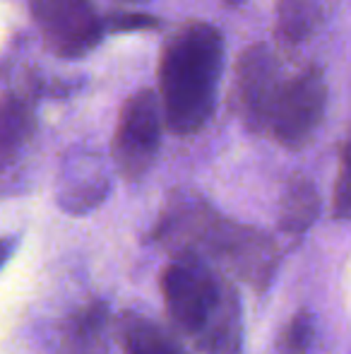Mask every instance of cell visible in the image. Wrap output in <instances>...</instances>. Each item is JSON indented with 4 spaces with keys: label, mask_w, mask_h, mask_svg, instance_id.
Here are the masks:
<instances>
[{
    "label": "cell",
    "mask_w": 351,
    "mask_h": 354,
    "mask_svg": "<svg viewBox=\"0 0 351 354\" xmlns=\"http://www.w3.org/2000/svg\"><path fill=\"white\" fill-rule=\"evenodd\" d=\"M279 66L263 44L248 46L239 56L234 80V106L241 121L255 133H265L274 99L279 94Z\"/></svg>",
    "instance_id": "52a82bcc"
},
{
    "label": "cell",
    "mask_w": 351,
    "mask_h": 354,
    "mask_svg": "<svg viewBox=\"0 0 351 354\" xmlns=\"http://www.w3.org/2000/svg\"><path fill=\"white\" fill-rule=\"evenodd\" d=\"M152 239L171 256H197L255 292L270 287L279 266V251L265 232L224 217L197 196L171 198Z\"/></svg>",
    "instance_id": "6da1fadb"
},
{
    "label": "cell",
    "mask_w": 351,
    "mask_h": 354,
    "mask_svg": "<svg viewBox=\"0 0 351 354\" xmlns=\"http://www.w3.org/2000/svg\"><path fill=\"white\" fill-rule=\"evenodd\" d=\"M320 214V196L310 178L294 176L279 198V229L289 236H303Z\"/></svg>",
    "instance_id": "30bf717a"
},
{
    "label": "cell",
    "mask_w": 351,
    "mask_h": 354,
    "mask_svg": "<svg viewBox=\"0 0 351 354\" xmlns=\"http://www.w3.org/2000/svg\"><path fill=\"white\" fill-rule=\"evenodd\" d=\"M108 193V178L101 169V162L94 157H75L63 167L58 181V205L68 214H87Z\"/></svg>",
    "instance_id": "ba28073f"
},
{
    "label": "cell",
    "mask_w": 351,
    "mask_h": 354,
    "mask_svg": "<svg viewBox=\"0 0 351 354\" xmlns=\"http://www.w3.org/2000/svg\"><path fill=\"white\" fill-rule=\"evenodd\" d=\"M159 287L174 326L202 354H241L243 308L226 272L197 256H174Z\"/></svg>",
    "instance_id": "7a4b0ae2"
},
{
    "label": "cell",
    "mask_w": 351,
    "mask_h": 354,
    "mask_svg": "<svg viewBox=\"0 0 351 354\" xmlns=\"http://www.w3.org/2000/svg\"><path fill=\"white\" fill-rule=\"evenodd\" d=\"M130 3H135V0H130Z\"/></svg>",
    "instance_id": "ac0fdd59"
},
{
    "label": "cell",
    "mask_w": 351,
    "mask_h": 354,
    "mask_svg": "<svg viewBox=\"0 0 351 354\" xmlns=\"http://www.w3.org/2000/svg\"><path fill=\"white\" fill-rule=\"evenodd\" d=\"M332 212L337 219H351V138L344 142L339 154V171L334 183Z\"/></svg>",
    "instance_id": "5bb4252c"
},
{
    "label": "cell",
    "mask_w": 351,
    "mask_h": 354,
    "mask_svg": "<svg viewBox=\"0 0 351 354\" xmlns=\"http://www.w3.org/2000/svg\"><path fill=\"white\" fill-rule=\"evenodd\" d=\"M224 39L207 22H190L166 41L159 61V102L176 136L202 131L217 106Z\"/></svg>",
    "instance_id": "3957f363"
},
{
    "label": "cell",
    "mask_w": 351,
    "mask_h": 354,
    "mask_svg": "<svg viewBox=\"0 0 351 354\" xmlns=\"http://www.w3.org/2000/svg\"><path fill=\"white\" fill-rule=\"evenodd\" d=\"M226 5H239V3H243V0H224Z\"/></svg>",
    "instance_id": "e0dca14e"
},
{
    "label": "cell",
    "mask_w": 351,
    "mask_h": 354,
    "mask_svg": "<svg viewBox=\"0 0 351 354\" xmlns=\"http://www.w3.org/2000/svg\"><path fill=\"white\" fill-rule=\"evenodd\" d=\"M320 22V10L315 0H279L277 5L274 37L284 48L301 46Z\"/></svg>",
    "instance_id": "7c38bea8"
},
{
    "label": "cell",
    "mask_w": 351,
    "mask_h": 354,
    "mask_svg": "<svg viewBox=\"0 0 351 354\" xmlns=\"http://www.w3.org/2000/svg\"><path fill=\"white\" fill-rule=\"evenodd\" d=\"M41 39L56 56L82 58L101 41L103 22L89 0H27Z\"/></svg>",
    "instance_id": "8992f818"
},
{
    "label": "cell",
    "mask_w": 351,
    "mask_h": 354,
    "mask_svg": "<svg viewBox=\"0 0 351 354\" xmlns=\"http://www.w3.org/2000/svg\"><path fill=\"white\" fill-rule=\"evenodd\" d=\"M14 246H17V239H0V268L10 261V256L14 253Z\"/></svg>",
    "instance_id": "2e32d148"
},
{
    "label": "cell",
    "mask_w": 351,
    "mask_h": 354,
    "mask_svg": "<svg viewBox=\"0 0 351 354\" xmlns=\"http://www.w3.org/2000/svg\"><path fill=\"white\" fill-rule=\"evenodd\" d=\"M161 145V102L152 89H137L123 104L113 136V159L123 178L140 181Z\"/></svg>",
    "instance_id": "5b68a950"
},
{
    "label": "cell",
    "mask_w": 351,
    "mask_h": 354,
    "mask_svg": "<svg viewBox=\"0 0 351 354\" xmlns=\"http://www.w3.org/2000/svg\"><path fill=\"white\" fill-rule=\"evenodd\" d=\"M118 342L123 354H185L166 328L142 313H123L118 321Z\"/></svg>",
    "instance_id": "9c48e42d"
},
{
    "label": "cell",
    "mask_w": 351,
    "mask_h": 354,
    "mask_svg": "<svg viewBox=\"0 0 351 354\" xmlns=\"http://www.w3.org/2000/svg\"><path fill=\"white\" fill-rule=\"evenodd\" d=\"M32 102L22 94L0 97V162L12 159L34 133Z\"/></svg>",
    "instance_id": "8fae6325"
},
{
    "label": "cell",
    "mask_w": 351,
    "mask_h": 354,
    "mask_svg": "<svg viewBox=\"0 0 351 354\" xmlns=\"http://www.w3.org/2000/svg\"><path fill=\"white\" fill-rule=\"evenodd\" d=\"M328 106V84L320 68H305L281 82L267 131L286 149H301L313 140Z\"/></svg>",
    "instance_id": "277c9868"
},
{
    "label": "cell",
    "mask_w": 351,
    "mask_h": 354,
    "mask_svg": "<svg viewBox=\"0 0 351 354\" xmlns=\"http://www.w3.org/2000/svg\"><path fill=\"white\" fill-rule=\"evenodd\" d=\"M157 19L150 15H113L108 17V29L111 32H142V29H154Z\"/></svg>",
    "instance_id": "9a60e30c"
},
{
    "label": "cell",
    "mask_w": 351,
    "mask_h": 354,
    "mask_svg": "<svg viewBox=\"0 0 351 354\" xmlns=\"http://www.w3.org/2000/svg\"><path fill=\"white\" fill-rule=\"evenodd\" d=\"M315 335V321L310 311H299L291 316L286 328L279 335V350L284 354H305L313 345Z\"/></svg>",
    "instance_id": "4fadbf2b"
}]
</instances>
